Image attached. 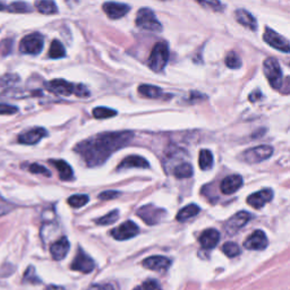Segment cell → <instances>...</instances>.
I'll return each mask as SVG.
<instances>
[{
  "instance_id": "ee69618b",
  "label": "cell",
  "mask_w": 290,
  "mask_h": 290,
  "mask_svg": "<svg viewBox=\"0 0 290 290\" xmlns=\"http://www.w3.org/2000/svg\"><path fill=\"white\" fill-rule=\"evenodd\" d=\"M261 96H262L261 93L258 92V91H256L255 93H252V94L250 95V100H251L252 102H255V101H257L258 98H261Z\"/></svg>"
},
{
  "instance_id": "d6a6232c",
  "label": "cell",
  "mask_w": 290,
  "mask_h": 290,
  "mask_svg": "<svg viewBox=\"0 0 290 290\" xmlns=\"http://www.w3.org/2000/svg\"><path fill=\"white\" fill-rule=\"evenodd\" d=\"M196 3L200 4L203 8L214 10V12H222L225 7L220 0H196Z\"/></svg>"
},
{
  "instance_id": "1f68e13d",
  "label": "cell",
  "mask_w": 290,
  "mask_h": 290,
  "mask_svg": "<svg viewBox=\"0 0 290 290\" xmlns=\"http://www.w3.org/2000/svg\"><path fill=\"white\" fill-rule=\"evenodd\" d=\"M89 196L85 195V194H76V195H72L70 198L67 200L68 202V204L71 206V208H82V206H84L87 202H89Z\"/></svg>"
},
{
  "instance_id": "7a4b0ae2",
  "label": "cell",
  "mask_w": 290,
  "mask_h": 290,
  "mask_svg": "<svg viewBox=\"0 0 290 290\" xmlns=\"http://www.w3.org/2000/svg\"><path fill=\"white\" fill-rule=\"evenodd\" d=\"M45 86L49 91L64 96L75 94L79 98H87L90 95V91L87 90L84 85L72 84V83L61 79L50 81L49 83H46Z\"/></svg>"
},
{
  "instance_id": "2e32d148",
  "label": "cell",
  "mask_w": 290,
  "mask_h": 290,
  "mask_svg": "<svg viewBox=\"0 0 290 290\" xmlns=\"http://www.w3.org/2000/svg\"><path fill=\"white\" fill-rule=\"evenodd\" d=\"M273 198V193L271 189H262L256 193L250 195L247 198V203L250 204L254 209H261L267 203H269Z\"/></svg>"
},
{
  "instance_id": "f35d334b",
  "label": "cell",
  "mask_w": 290,
  "mask_h": 290,
  "mask_svg": "<svg viewBox=\"0 0 290 290\" xmlns=\"http://www.w3.org/2000/svg\"><path fill=\"white\" fill-rule=\"evenodd\" d=\"M29 170L32 174H36V175H43L45 176V177H50L51 176V173L49 172L48 169H46L45 167H43V165H41L39 163H33V164H31L30 165V168Z\"/></svg>"
},
{
  "instance_id": "4fadbf2b",
  "label": "cell",
  "mask_w": 290,
  "mask_h": 290,
  "mask_svg": "<svg viewBox=\"0 0 290 290\" xmlns=\"http://www.w3.org/2000/svg\"><path fill=\"white\" fill-rule=\"evenodd\" d=\"M172 260L165 256L161 255H155V256H150L148 258H145L143 261V267H145L149 270L157 271V272H164L167 271L168 269L172 265Z\"/></svg>"
},
{
  "instance_id": "ab89813d",
  "label": "cell",
  "mask_w": 290,
  "mask_h": 290,
  "mask_svg": "<svg viewBox=\"0 0 290 290\" xmlns=\"http://www.w3.org/2000/svg\"><path fill=\"white\" fill-rule=\"evenodd\" d=\"M24 281L25 282H30V283H40L41 280L38 278L35 273V270L33 267H29V269L27 270L24 274Z\"/></svg>"
},
{
  "instance_id": "44dd1931",
  "label": "cell",
  "mask_w": 290,
  "mask_h": 290,
  "mask_svg": "<svg viewBox=\"0 0 290 290\" xmlns=\"http://www.w3.org/2000/svg\"><path fill=\"white\" fill-rule=\"evenodd\" d=\"M150 163L147 159H144L143 157H139V155H128L123 161L119 163L117 167L118 170H124V169H132V168H149Z\"/></svg>"
},
{
  "instance_id": "4dcf8cb0",
  "label": "cell",
  "mask_w": 290,
  "mask_h": 290,
  "mask_svg": "<svg viewBox=\"0 0 290 290\" xmlns=\"http://www.w3.org/2000/svg\"><path fill=\"white\" fill-rule=\"evenodd\" d=\"M117 115V111L110 108L106 107H98L93 109V116L96 119H107L115 117Z\"/></svg>"
},
{
  "instance_id": "60d3db41",
  "label": "cell",
  "mask_w": 290,
  "mask_h": 290,
  "mask_svg": "<svg viewBox=\"0 0 290 290\" xmlns=\"http://www.w3.org/2000/svg\"><path fill=\"white\" fill-rule=\"evenodd\" d=\"M18 111V109L14 106L0 103V115H14Z\"/></svg>"
},
{
  "instance_id": "f546056e",
  "label": "cell",
  "mask_w": 290,
  "mask_h": 290,
  "mask_svg": "<svg viewBox=\"0 0 290 290\" xmlns=\"http://www.w3.org/2000/svg\"><path fill=\"white\" fill-rule=\"evenodd\" d=\"M225 63L228 68L238 69L241 67V58L235 51H229L225 59Z\"/></svg>"
},
{
  "instance_id": "b9f144b4",
  "label": "cell",
  "mask_w": 290,
  "mask_h": 290,
  "mask_svg": "<svg viewBox=\"0 0 290 290\" xmlns=\"http://www.w3.org/2000/svg\"><path fill=\"white\" fill-rule=\"evenodd\" d=\"M118 196H120V193L117 190H107V191H103L99 195V199L102 201H108V200H113V199H117Z\"/></svg>"
},
{
  "instance_id": "277c9868",
  "label": "cell",
  "mask_w": 290,
  "mask_h": 290,
  "mask_svg": "<svg viewBox=\"0 0 290 290\" xmlns=\"http://www.w3.org/2000/svg\"><path fill=\"white\" fill-rule=\"evenodd\" d=\"M263 71L273 89L281 91L283 85V79L282 69L279 61L276 58H272V57L265 59V61L263 63Z\"/></svg>"
},
{
  "instance_id": "cb8c5ba5",
  "label": "cell",
  "mask_w": 290,
  "mask_h": 290,
  "mask_svg": "<svg viewBox=\"0 0 290 290\" xmlns=\"http://www.w3.org/2000/svg\"><path fill=\"white\" fill-rule=\"evenodd\" d=\"M138 93L149 99H160L163 98V91L158 86L143 84L138 87Z\"/></svg>"
},
{
  "instance_id": "74e56055",
  "label": "cell",
  "mask_w": 290,
  "mask_h": 290,
  "mask_svg": "<svg viewBox=\"0 0 290 290\" xmlns=\"http://www.w3.org/2000/svg\"><path fill=\"white\" fill-rule=\"evenodd\" d=\"M134 290H162V289L160 287V283L157 280L149 279V280L144 281L141 286H138Z\"/></svg>"
},
{
  "instance_id": "603a6c76",
  "label": "cell",
  "mask_w": 290,
  "mask_h": 290,
  "mask_svg": "<svg viewBox=\"0 0 290 290\" xmlns=\"http://www.w3.org/2000/svg\"><path fill=\"white\" fill-rule=\"evenodd\" d=\"M51 164H54L59 173V177L61 180H71L74 173L70 165L64 160H51Z\"/></svg>"
},
{
  "instance_id": "e575fe53",
  "label": "cell",
  "mask_w": 290,
  "mask_h": 290,
  "mask_svg": "<svg viewBox=\"0 0 290 290\" xmlns=\"http://www.w3.org/2000/svg\"><path fill=\"white\" fill-rule=\"evenodd\" d=\"M222 252H224L228 257H236L240 254V248L238 246L236 243H226V244L222 246Z\"/></svg>"
},
{
  "instance_id": "9c48e42d",
  "label": "cell",
  "mask_w": 290,
  "mask_h": 290,
  "mask_svg": "<svg viewBox=\"0 0 290 290\" xmlns=\"http://www.w3.org/2000/svg\"><path fill=\"white\" fill-rule=\"evenodd\" d=\"M136 214L141 218L144 222H147L148 225L152 226L159 224V222L162 220L163 215L165 214V211L157 208V206H154L153 204H148L139 208L136 212Z\"/></svg>"
},
{
  "instance_id": "836d02e7",
  "label": "cell",
  "mask_w": 290,
  "mask_h": 290,
  "mask_svg": "<svg viewBox=\"0 0 290 290\" xmlns=\"http://www.w3.org/2000/svg\"><path fill=\"white\" fill-rule=\"evenodd\" d=\"M7 10L10 13H30L31 10H32V7H31L28 3L16 2L10 4Z\"/></svg>"
},
{
  "instance_id": "83f0119b",
  "label": "cell",
  "mask_w": 290,
  "mask_h": 290,
  "mask_svg": "<svg viewBox=\"0 0 290 290\" xmlns=\"http://www.w3.org/2000/svg\"><path fill=\"white\" fill-rule=\"evenodd\" d=\"M66 56V50L64 48L63 43L60 42L59 40H54L51 42L50 49H49V57L53 59H59L64 58Z\"/></svg>"
},
{
  "instance_id": "8fae6325",
  "label": "cell",
  "mask_w": 290,
  "mask_h": 290,
  "mask_svg": "<svg viewBox=\"0 0 290 290\" xmlns=\"http://www.w3.org/2000/svg\"><path fill=\"white\" fill-rule=\"evenodd\" d=\"M137 234H138V227L131 220L124 222L123 225H120L118 228H115V229H112L110 232V235L117 240L131 239V238L135 237Z\"/></svg>"
},
{
  "instance_id": "f1b7e54d",
  "label": "cell",
  "mask_w": 290,
  "mask_h": 290,
  "mask_svg": "<svg viewBox=\"0 0 290 290\" xmlns=\"http://www.w3.org/2000/svg\"><path fill=\"white\" fill-rule=\"evenodd\" d=\"M193 167H191V164L187 163V162H184L177 167H175L174 169V176L177 178H189L193 176Z\"/></svg>"
},
{
  "instance_id": "d6986e66",
  "label": "cell",
  "mask_w": 290,
  "mask_h": 290,
  "mask_svg": "<svg viewBox=\"0 0 290 290\" xmlns=\"http://www.w3.org/2000/svg\"><path fill=\"white\" fill-rule=\"evenodd\" d=\"M69 241L66 237H61L60 239L55 241L53 245L50 246V253L51 256H53L54 260L60 261L63 260L64 257H66L67 254L69 252Z\"/></svg>"
},
{
  "instance_id": "8d00e7d4",
  "label": "cell",
  "mask_w": 290,
  "mask_h": 290,
  "mask_svg": "<svg viewBox=\"0 0 290 290\" xmlns=\"http://www.w3.org/2000/svg\"><path fill=\"white\" fill-rule=\"evenodd\" d=\"M19 81V76L16 74H5L0 76V87H8Z\"/></svg>"
},
{
  "instance_id": "6da1fadb",
  "label": "cell",
  "mask_w": 290,
  "mask_h": 290,
  "mask_svg": "<svg viewBox=\"0 0 290 290\" xmlns=\"http://www.w3.org/2000/svg\"><path fill=\"white\" fill-rule=\"evenodd\" d=\"M134 134L128 131L102 133L79 143L74 150L87 167H98L105 163L113 152L131 143Z\"/></svg>"
},
{
  "instance_id": "7bdbcfd3",
  "label": "cell",
  "mask_w": 290,
  "mask_h": 290,
  "mask_svg": "<svg viewBox=\"0 0 290 290\" xmlns=\"http://www.w3.org/2000/svg\"><path fill=\"white\" fill-rule=\"evenodd\" d=\"M87 290H115L111 284H93Z\"/></svg>"
},
{
  "instance_id": "4316f807",
  "label": "cell",
  "mask_w": 290,
  "mask_h": 290,
  "mask_svg": "<svg viewBox=\"0 0 290 290\" xmlns=\"http://www.w3.org/2000/svg\"><path fill=\"white\" fill-rule=\"evenodd\" d=\"M199 165L202 170H209L213 165V154L210 150H201L199 155Z\"/></svg>"
},
{
  "instance_id": "484cf974",
  "label": "cell",
  "mask_w": 290,
  "mask_h": 290,
  "mask_svg": "<svg viewBox=\"0 0 290 290\" xmlns=\"http://www.w3.org/2000/svg\"><path fill=\"white\" fill-rule=\"evenodd\" d=\"M199 212H200V206H198L196 204H189L179 210L177 215H176V219L180 222H183L190 219V218L198 215Z\"/></svg>"
},
{
  "instance_id": "e0dca14e",
  "label": "cell",
  "mask_w": 290,
  "mask_h": 290,
  "mask_svg": "<svg viewBox=\"0 0 290 290\" xmlns=\"http://www.w3.org/2000/svg\"><path fill=\"white\" fill-rule=\"evenodd\" d=\"M44 136H46L45 129L41 127H35L30 129L28 132L20 134L18 136V142L20 144H25V145H33L41 141Z\"/></svg>"
},
{
  "instance_id": "5bb4252c",
  "label": "cell",
  "mask_w": 290,
  "mask_h": 290,
  "mask_svg": "<svg viewBox=\"0 0 290 290\" xmlns=\"http://www.w3.org/2000/svg\"><path fill=\"white\" fill-rule=\"evenodd\" d=\"M268 244V237L262 230H255L251 236H248L247 239L244 241L245 248L250 251L264 250V248H267Z\"/></svg>"
},
{
  "instance_id": "ffe728a7",
  "label": "cell",
  "mask_w": 290,
  "mask_h": 290,
  "mask_svg": "<svg viewBox=\"0 0 290 290\" xmlns=\"http://www.w3.org/2000/svg\"><path fill=\"white\" fill-rule=\"evenodd\" d=\"M241 186H243L241 176L232 175V176H229V177H226L224 180L221 181L220 188L224 194L231 195L239 189Z\"/></svg>"
},
{
  "instance_id": "ac0fdd59",
  "label": "cell",
  "mask_w": 290,
  "mask_h": 290,
  "mask_svg": "<svg viewBox=\"0 0 290 290\" xmlns=\"http://www.w3.org/2000/svg\"><path fill=\"white\" fill-rule=\"evenodd\" d=\"M219 239V231L213 229V228H210V229H206L202 232L199 238V241L202 248H204V250H212V248H214L218 245Z\"/></svg>"
},
{
  "instance_id": "8992f818",
  "label": "cell",
  "mask_w": 290,
  "mask_h": 290,
  "mask_svg": "<svg viewBox=\"0 0 290 290\" xmlns=\"http://www.w3.org/2000/svg\"><path fill=\"white\" fill-rule=\"evenodd\" d=\"M44 39L40 33H32L24 36L19 43V51L25 55H39L43 49Z\"/></svg>"
},
{
  "instance_id": "f6af8a7d",
  "label": "cell",
  "mask_w": 290,
  "mask_h": 290,
  "mask_svg": "<svg viewBox=\"0 0 290 290\" xmlns=\"http://www.w3.org/2000/svg\"><path fill=\"white\" fill-rule=\"evenodd\" d=\"M45 290H65V288L60 286H55V284H50V286L45 288Z\"/></svg>"
},
{
  "instance_id": "7c38bea8",
  "label": "cell",
  "mask_w": 290,
  "mask_h": 290,
  "mask_svg": "<svg viewBox=\"0 0 290 290\" xmlns=\"http://www.w3.org/2000/svg\"><path fill=\"white\" fill-rule=\"evenodd\" d=\"M251 219H252V214L250 213V212H246V211L238 212V213L232 215L230 219L227 221L226 230L228 231V234L229 235H234L235 232L241 229V228L244 227Z\"/></svg>"
},
{
  "instance_id": "bcb514c9",
  "label": "cell",
  "mask_w": 290,
  "mask_h": 290,
  "mask_svg": "<svg viewBox=\"0 0 290 290\" xmlns=\"http://www.w3.org/2000/svg\"><path fill=\"white\" fill-rule=\"evenodd\" d=\"M8 6L5 3L3 2H0V12H4V10H7Z\"/></svg>"
},
{
  "instance_id": "7402d4cb",
  "label": "cell",
  "mask_w": 290,
  "mask_h": 290,
  "mask_svg": "<svg viewBox=\"0 0 290 290\" xmlns=\"http://www.w3.org/2000/svg\"><path fill=\"white\" fill-rule=\"evenodd\" d=\"M235 17L237 22L243 25V27H245L252 31H255L257 29L256 18L254 17L250 12H247L246 9L243 8L237 9L235 12Z\"/></svg>"
},
{
  "instance_id": "30bf717a",
  "label": "cell",
  "mask_w": 290,
  "mask_h": 290,
  "mask_svg": "<svg viewBox=\"0 0 290 290\" xmlns=\"http://www.w3.org/2000/svg\"><path fill=\"white\" fill-rule=\"evenodd\" d=\"M94 268H95V262L93 261L91 256L87 255L82 248H79L74 261H72L70 264L71 270L79 271L82 273H90L94 270Z\"/></svg>"
},
{
  "instance_id": "d4e9b609",
  "label": "cell",
  "mask_w": 290,
  "mask_h": 290,
  "mask_svg": "<svg viewBox=\"0 0 290 290\" xmlns=\"http://www.w3.org/2000/svg\"><path fill=\"white\" fill-rule=\"evenodd\" d=\"M35 7L41 14L53 15L58 13V7L54 0H36Z\"/></svg>"
},
{
  "instance_id": "9a60e30c",
  "label": "cell",
  "mask_w": 290,
  "mask_h": 290,
  "mask_svg": "<svg viewBox=\"0 0 290 290\" xmlns=\"http://www.w3.org/2000/svg\"><path fill=\"white\" fill-rule=\"evenodd\" d=\"M102 8L103 12L107 14V16L111 19H118L124 17L129 12V9H131V7L126 4L113 3V2L103 4Z\"/></svg>"
},
{
  "instance_id": "52a82bcc",
  "label": "cell",
  "mask_w": 290,
  "mask_h": 290,
  "mask_svg": "<svg viewBox=\"0 0 290 290\" xmlns=\"http://www.w3.org/2000/svg\"><path fill=\"white\" fill-rule=\"evenodd\" d=\"M263 40L265 41L269 45L272 46V48L281 51V53H290L289 41L286 38H283L282 35L278 34L276 31L271 30L270 28H265V31H264L263 34Z\"/></svg>"
},
{
  "instance_id": "5b68a950",
  "label": "cell",
  "mask_w": 290,
  "mask_h": 290,
  "mask_svg": "<svg viewBox=\"0 0 290 290\" xmlns=\"http://www.w3.org/2000/svg\"><path fill=\"white\" fill-rule=\"evenodd\" d=\"M135 24L139 29L151 31V32H161L162 25L159 22L155 14L150 8H141L137 12Z\"/></svg>"
},
{
  "instance_id": "ba28073f",
  "label": "cell",
  "mask_w": 290,
  "mask_h": 290,
  "mask_svg": "<svg viewBox=\"0 0 290 290\" xmlns=\"http://www.w3.org/2000/svg\"><path fill=\"white\" fill-rule=\"evenodd\" d=\"M272 153L273 148L270 145H258L243 153V158L248 163H258L270 158Z\"/></svg>"
},
{
  "instance_id": "3957f363",
  "label": "cell",
  "mask_w": 290,
  "mask_h": 290,
  "mask_svg": "<svg viewBox=\"0 0 290 290\" xmlns=\"http://www.w3.org/2000/svg\"><path fill=\"white\" fill-rule=\"evenodd\" d=\"M169 59V46L165 42L155 43L149 57L148 65L154 72H161Z\"/></svg>"
},
{
  "instance_id": "d590c367",
  "label": "cell",
  "mask_w": 290,
  "mask_h": 290,
  "mask_svg": "<svg viewBox=\"0 0 290 290\" xmlns=\"http://www.w3.org/2000/svg\"><path fill=\"white\" fill-rule=\"evenodd\" d=\"M119 218V211L118 210H113L111 212H109L108 214H106L105 216L100 218V219L96 220V224L100 226H107V225H111L113 222H116Z\"/></svg>"
}]
</instances>
